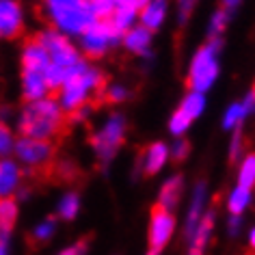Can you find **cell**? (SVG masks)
Wrapping results in <instances>:
<instances>
[{
  "label": "cell",
  "instance_id": "obj_1",
  "mask_svg": "<svg viewBox=\"0 0 255 255\" xmlns=\"http://www.w3.org/2000/svg\"><path fill=\"white\" fill-rule=\"evenodd\" d=\"M65 121L67 117H63L61 106L54 100L28 102L20 119V132L28 138H48L63 132Z\"/></svg>",
  "mask_w": 255,
  "mask_h": 255
},
{
  "label": "cell",
  "instance_id": "obj_2",
  "mask_svg": "<svg viewBox=\"0 0 255 255\" xmlns=\"http://www.w3.org/2000/svg\"><path fill=\"white\" fill-rule=\"evenodd\" d=\"M43 7L56 28L65 33L85 35L98 22V15L89 0H43Z\"/></svg>",
  "mask_w": 255,
  "mask_h": 255
},
{
  "label": "cell",
  "instance_id": "obj_3",
  "mask_svg": "<svg viewBox=\"0 0 255 255\" xmlns=\"http://www.w3.org/2000/svg\"><path fill=\"white\" fill-rule=\"evenodd\" d=\"M93 93L98 95V100H104V95H106L104 93V76L91 67H87V69H82L80 74L72 76V78L63 85L59 100L65 111L74 113V111L85 108V104Z\"/></svg>",
  "mask_w": 255,
  "mask_h": 255
},
{
  "label": "cell",
  "instance_id": "obj_4",
  "mask_svg": "<svg viewBox=\"0 0 255 255\" xmlns=\"http://www.w3.org/2000/svg\"><path fill=\"white\" fill-rule=\"evenodd\" d=\"M37 39L46 46V50L50 52V59H52V67H56L63 76H65V82L72 78V76L80 74L82 69H87L85 61L80 59V54L76 52V48L61 33H56V30H46V33H41Z\"/></svg>",
  "mask_w": 255,
  "mask_h": 255
},
{
  "label": "cell",
  "instance_id": "obj_5",
  "mask_svg": "<svg viewBox=\"0 0 255 255\" xmlns=\"http://www.w3.org/2000/svg\"><path fill=\"white\" fill-rule=\"evenodd\" d=\"M216 48H219V41H210L206 48H201L197 56L193 59V65H190L188 72V89L197 93H203L206 89H210V85L216 78Z\"/></svg>",
  "mask_w": 255,
  "mask_h": 255
},
{
  "label": "cell",
  "instance_id": "obj_6",
  "mask_svg": "<svg viewBox=\"0 0 255 255\" xmlns=\"http://www.w3.org/2000/svg\"><path fill=\"white\" fill-rule=\"evenodd\" d=\"M15 154L17 158L28 164V167H35L33 171H43V173H52V156H54V145L46 141V138H28L24 136L15 143Z\"/></svg>",
  "mask_w": 255,
  "mask_h": 255
},
{
  "label": "cell",
  "instance_id": "obj_7",
  "mask_svg": "<svg viewBox=\"0 0 255 255\" xmlns=\"http://www.w3.org/2000/svg\"><path fill=\"white\" fill-rule=\"evenodd\" d=\"M124 134H126V121L119 115H115V117L106 121V126L102 128L98 134L91 136V145L102 162H108L115 156V151L124 143Z\"/></svg>",
  "mask_w": 255,
  "mask_h": 255
},
{
  "label": "cell",
  "instance_id": "obj_8",
  "mask_svg": "<svg viewBox=\"0 0 255 255\" xmlns=\"http://www.w3.org/2000/svg\"><path fill=\"white\" fill-rule=\"evenodd\" d=\"M121 35L124 33H121L111 20H98L82 35V48H85V52L91 56V59H98V56L106 52V48L111 46V43L119 41Z\"/></svg>",
  "mask_w": 255,
  "mask_h": 255
},
{
  "label": "cell",
  "instance_id": "obj_9",
  "mask_svg": "<svg viewBox=\"0 0 255 255\" xmlns=\"http://www.w3.org/2000/svg\"><path fill=\"white\" fill-rule=\"evenodd\" d=\"M175 221L167 208H162L160 203H156L151 208V227H149V247L151 251H160L167 245L171 234H173Z\"/></svg>",
  "mask_w": 255,
  "mask_h": 255
},
{
  "label": "cell",
  "instance_id": "obj_10",
  "mask_svg": "<svg viewBox=\"0 0 255 255\" xmlns=\"http://www.w3.org/2000/svg\"><path fill=\"white\" fill-rule=\"evenodd\" d=\"M50 63V52L46 50V46L39 41V39H30L24 48V56H22V65H24V72H41L46 74Z\"/></svg>",
  "mask_w": 255,
  "mask_h": 255
},
{
  "label": "cell",
  "instance_id": "obj_11",
  "mask_svg": "<svg viewBox=\"0 0 255 255\" xmlns=\"http://www.w3.org/2000/svg\"><path fill=\"white\" fill-rule=\"evenodd\" d=\"M0 28H2V37L7 39H15L22 33V9L15 0L0 2Z\"/></svg>",
  "mask_w": 255,
  "mask_h": 255
},
{
  "label": "cell",
  "instance_id": "obj_12",
  "mask_svg": "<svg viewBox=\"0 0 255 255\" xmlns=\"http://www.w3.org/2000/svg\"><path fill=\"white\" fill-rule=\"evenodd\" d=\"M48 78L41 72H24V98L30 102L43 100L48 93Z\"/></svg>",
  "mask_w": 255,
  "mask_h": 255
},
{
  "label": "cell",
  "instance_id": "obj_13",
  "mask_svg": "<svg viewBox=\"0 0 255 255\" xmlns=\"http://www.w3.org/2000/svg\"><path fill=\"white\" fill-rule=\"evenodd\" d=\"M203 199H206V188L203 184L195 188V197H193V206L188 210V219H186V236L193 238L195 232L201 225V210H203Z\"/></svg>",
  "mask_w": 255,
  "mask_h": 255
},
{
  "label": "cell",
  "instance_id": "obj_14",
  "mask_svg": "<svg viewBox=\"0 0 255 255\" xmlns=\"http://www.w3.org/2000/svg\"><path fill=\"white\" fill-rule=\"evenodd\" d=\"M167 156H169L167 145H162V143H154L147 151H145V173H147V175L158 173L162 164L167 162Z\"/></svg>",
  "mask_w": 255,
  "mask_h": 255
},
{
  "label": "cell",
  "instance_id": "obj_15",
  "mask_svg": "<svg viewBox=\"0 0 255 255\" xmlns=\"http://www.w3.org/2000/svg\"><path fill=\"white\" fill-rule=\"evenodd\" d=\"M212 221H214L212 212H208L201 219V225L193 236V245H190L188 255H201L203 253V247H206V242H208V236H210V232H212Z\"/></svg>",
  "mask_w": 255,
  "mask_h": 255
},
{
  "label": "cell",
  "instance_id": "obj_16",
  "mask_svg": "<svg viewBox=\"0 0 255 255\" xmlns=\"http://www.w3.org/2000/svg\"><path fill=\"white\" fill-rule=\"evenodd\" d=\"M17 180H20V169H17V164L11 160H4L2 167H0V190H2L4 197L15 190Z\"/></svg>",
  "mask_w": 255,
  "mask_h": 255
},
{
  "label": "cell",
  "instance_id": "obj_17",
  "mask_svg": "<svg viewBox=\"0 0 255 255\" xmlns=\"http://www.w3.org/2000/svg\"><path fill=\"white\" fill-rule=\"evenodd\" d=\"M167 13V2L164 0H151L147 7L143 9V26L145 28H158Z\"/></svg>",
  "mask_w": 255,
  "mask_h": 255
},
{
  "label": "cell",
  "instance_id": "obj_18",
  "mask_svg": "<svg viewBox=\"0 0 255 255\" xmlns=\"http://www.w3.org/2000/svg\"><path fill=\"white\" fill-rule=\"evenodd\" d=\"M149 46V30L141 26V28H132L126 33V48L132 50L136 54H145Z\"/></svg>",
  "mask_w": 255,
  "mask_h": 255
},
{
  "label": "cell",
  "instance_id": "obj_19",
  "mask_svg": "<svg viewBox=\"0 0 255 255\" xmlns=\"http://www.w3.org/2000/svg\"><path fill=\"white\" fill-rule=\"evenodd\" d=\"M180 190H182V177L180 175L171 177V180L164 184V188L160 193V201L158 203H160L162 208H167V210H173L177 199H180Z\"/></svg>",
  "mask_w": 255,
  "mask_h": 255
},
{
  "label": "cell",
  "instance_id": "obj_20",
  "mask_svg": "<svg viewBox=\"0 0 255 255\" xmlns=\"http://www.w3.org/2000/svg\"><path fill=\"white\" fill-rule=\"evenodd\" d=\"M15 216H17L15 201L9 199V197H4L2 203H0V227H2V234H9L11 229H13Z\"/></svg>",
  "mask_w": 255,
  "mask_h": 255
},
{
  "label": "cell",
  "instance_id": "obj_21",
  "mask_svg": "<svg viewBox=\"0 0 255 255\" xmlns=\"http://www.w3.org/2000/svg\"><path fill=\"white\" fill-rule=\"evenodd\" d=\"M249 197H251V193H249V188H242L238 186L232 193V197H229V210H232V214L238 216L242 210L247 208V203H249Z\"/></svg>",
  "mask_w": 255,
  "mask_h": 255
},
{
  "label": "cell",
  "instance_id": "obj_22",
  "mask_svg": "<svg viewBox=\"0 0 255 255\" xmlns=\"http://www.w3.org/2000/svg\"><path fill=\"white\" fill-rule=\"evenodd\" d=\"M89 2H91L98 20H111L117 11V0H89Z\"/></svg>",
  "mask_w": 255,
  "mask_h": 255
},
{
  "label": "cell",
  "instance_id": "obj_23",
  "mask_svg": "<svg viewBox=\"0 0 255 255\" xmlns=\"http://www.w3.org/2000/svg\"><path fill=\"white\" fill-rule=\"evenodd\" d=\"M255 182V151L251 156L242 162V169H240V184L238 186L242 188H251Z\"/></svg>",
  "mask_w": 255,
  "mask_h": 255
},
{
  "label": "cell",
  "instance_id": "obj_24",
  "mask_svg": "<svg viewBox=\"0 0 255 255\" xmlns=\"http://www.w3.org/2000/svg\"><path fill=\"white\" fill-rule=\"evenodd\" d=\"M180 108H184L190 117H197L201 111H203V93H197V91H190L188 95H186V100H184V104L180 106Z\"/></svg>",
  "mask_w": 255,
  "mask_h": 255
},
{
  "label": "cell",
  "instance_id": "obj_25",
  "mask_svg": "<svg viewBox=\"0 0 255 255\" xmlns=\"http://www.w3.org/2000/svg\"><path fill=\"white\" fill-rule=\"evenodd\" d=\"M78 206H80V199L76 193H69L63 197L61 201V208H59V214L63 216V219H74L76 212H78Z\"/></svg>",
  "mask_w": 255,
  "mask_h": 255
},
{
  "label": "cell",
  "instance_id": "obj_26",
  "mask_svg": "<svg viewBox=\"0 0 255 255\" xmlns=\"http://www.w3.org/2000/svg\"><path fill=\"white\" fill-rule=\"evenodd\" d=\"M190 121H193V117H190L184 108H180V111L171 117L169 128H171V132H173V134H182V132H186V128L190 126Z\"/></svg>",
  "mask_w": 255,
  "mask_h": 255
},
{
  "label": "cell",
  "instance_id": "obj_27",
  "mask_svg": "<svg viewBox=\"0 0 255 255\" xmlns=\"http://www.w3.org/2000/svg\"><path fill=\"white\" fill-rule=\"evenodd\" d=\"M134 15H136V11H130V9H117V11L113 13L111 22L121 30V33H124V30L130 28V24H132V20H134Z\"/></svg>",
  "mask_w": 255,
  "mask_h": 255
},
{
  "label": "cell",
  "instance_id": "obj_28",
  "mask_svg": "<svg viewBox=\"0 0 255 255\" xmlns=\"http://www.w3.org/2000/svg\"><path fill=\"white\" fill-rule=\"evenodd\" d=\"M247 113H249V111H247V106H245V104H234V106L227 111L225 121H223V126H225V128H234V126H238L240 121H242V117H245Z\"/></svg>",
  "mask_w": 255,
  "mask_h": 255
},
{
  "label": "cell",
  "instance_id": "obj_29",
  "mask_svg": "<svg viewBox=\"0 0 255 255\" xmlns=\"http://www.w3.org/2000/svg\"><path fill=\"white\" fill-rule=\"evenodd\" d=\"M52 232H54V219H48L46 223H41V225L35 229L33 240H46V238L52 236Z\"/></svg>",
  "mask_w": 255,
  "mask_h": 255
},
{
  "label": "cell",
  "instance_id": "obj_30",
  "mask_svg": "<svg viewBox=\"0 0 255 255\" xmlns=\"http://www.w3.org/2000/svg\"><path fill=\"white\" fill-rule=\"evenodd\" d=\"M227 11L225 9H221L219 13H214V17H212V26H210V33L212 35H216V33H221L223 28H225V24H227Z\"/></svg>",
  "mask_w": 255,
  "mask_h": 255
},
{
  "label": "cell",
  "instance_id": "obj_31",
  "mask_svg": "<svg viewBox=\"0 0 255 255\" xmlns=\"http://www.w3.org/2000/svg\"><path fill=\"white\" fill-rule=\"evenodd\" d=\"M147 0H117V9H130V11H138L147 7Z\"/></svg>",
  "mask_w": 255,
  "mask_h": 255
},
{
  "label": "cell",
  "instance_id": "obj_32",
  "mask_svg": "<svg viewBox=\"0 0 255 255\" xmlns=\"http://www.w3.org/2000/svg\"><path fill=\"white\" fill-rule=\"evenodd\" d=\"M186 154H188V143L186 141H177L175 145H173V158L177 162L180 160H184L186 158Z\"/></svg>",
  "mask_w": 255,
  "mask_h": 255
},
{
  "label": "cell",
  "instance_id": "obj_33",
  "mask_svg": "<svg viewBox=\"0 0 255 255\" xmlns=\"http://www.w3.org/2000/svg\"><path fill=\"white\" fill-rule=\"evenodd\" d=\"M126 98V91L121 87H113V89H108L106 91V95H104V100H108V102H121Z\"/></svg>",
  "mask_w": 255,
  "mask_h": 255
},
{
  "label": "cell",
  "instance_id": "obj_34",
  "mask_svg": "<svg viewBox=\"0 0 255 255\" xmlns=\"http://www.w3.org/2000/svg\"><path fill=\"white\" fill-rule=\"evenodd\" d=\"M0 141H2V145H0L2 154H9V151H11V134H9V128L2 126V130H0Z\"/></svg>",
  "mask_w": 255,
  "mask_h": 255
},
{
  "label": "cell",
  "instance_id": "obj_35",
  "mask_svg": "<svg viewBox=\"0 0 255 255\" xmlns=\"http://www.w3.org/2000/svg\"><path fill=\"white\" fill-rule=\"evenodd\" d=\"M87 245H89V240H82V242H78V245H74V247L65 249V251H63L61 255H85Z\"/></svg>",
  "mask_w": 255,
  "mask_h": 255
},
{
  "label": "cell",
  "instance_id": "obj_36",
  "mask_svg": "<svg viewBox=\"0 0 255 255\" xmlns=\"http://www.w3.org/2000/svg\"><path fill=\"white\" fill-rule=\"evenodd\" d=\"M240 154V132H236L234 136V143H232V162L236 160V156Z\"/></svg>",
  "mask_w": 255,
  "mask_h": 255
},
{
  "label": "cell",
  "instance_id": "obj_37",
  "mask_svg": "<svg viewBox=\"0 0 255 255\" xmlns=\"http://www.w3.org/2000/svg\"><path fill=\"white\" fill-rule=\"evenodd\" d=\"M190 7H193V0H182V20L188 15V11Z\"/></svg>",
  "mask_w": 255,
  "mask_h": 255
},
{
  "label": "cell",
  "instance_id": "obj_38",
  "mask_svg": "<svg viewBox=\"0 0 255 255\" xmlns=\"http://www.w3.org/2000/svg\"><path fill=\"white\" fill-rule=\"evenodd\" d=\"M240 4V0H223V9H236Z\"/></svg>",
  "mask_w": 255,
  "mask_h": 255
},
{
  "label": "cell",
  "instance_id": "obj_39",
  "mask_svg": "<svg viewBox=\"0 0 255 255\" xmlns=\"http://www.w3.org/2000/svg\"><path fill=\"white\" fill-rule=\"evenodd\" d=\"M238 227H240V221H238V216H236V219L232 221V225H229V232H238Z\"/></svg>",
  "mask_w": 255,
  "mask_h": 255
},
{
  "label": "cell",
  "instance_id": "obj_40",
  "mask_svg": "<svg viewBox=\"0 0 255 255\" xmlns=\"http://www.w3.org/2000/svg\"><path fill=\"white\" fill-rule=\"evenodd\" d=\"M251 247L255 249V229H253V232H251Z\"/></svg>",
  "mask_w": 255,
  "mask_h": 255
},
{
  "label": "cell",
  "instance_id": "obj_41",
  "mask_svg": "<svg viewBox=\"0 0 255 255\" xmlns=\"http://www.w3.org/2000/svg\"><path fill=\"white\" fill-rule=\"evenodd\" d=\"M149 255H158V251H149Z\"/></svg>",
  "mask_w": 255,
  "mask_h": 255
}]
</instances>
